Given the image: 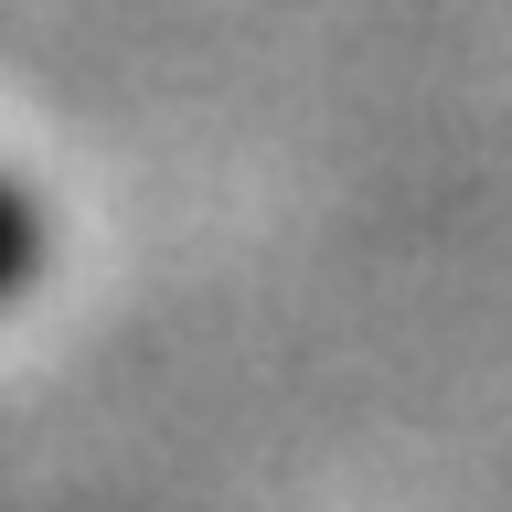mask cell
Instances as JSON below:
<instances>
[{
  "mask_svg": "<svg viewBox=\"0 0 512 512\" xmlns=\"http://www.w3.org/2000/svg\"><path fill=\"white\" fill-rule=\"evenodd\" d=\"M32 267H43V224H32V203L11 182H0V299H22Z\"/></svg>",
  "mask_w": 512,
  "mask_h": 512,
  "instance_id": "1",
  "label": "cell"
}]
</instances>
